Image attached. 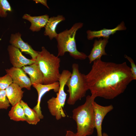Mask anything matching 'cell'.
Segmentation results:
<instances>
[{
  "instance_id": "6da1fadb",
  "label": "cell",
  "mask_w": 136,
  "mask_h": 136,
  "mask_svg": "<svg viewBox=\"0 0 136 136\" xmlns=\"http://www.w3.org/2000/svg\"><path fill=\"white\" fill-rule=\"evenodd\" d=\"M93 62L85 78L91 95L95 98L113 99L123 93L133 80L130 67L125 62L117 63L99 59Z\"/></svg>"
},
{
  "instance_id": "7a4b0ae2",
  "label": "cell",
  "mask_w": 136,
  "mask_h": 136,
  "mask_svg": "<svg viewBox=\"0 0 136 136\" xmlns=\"http://www.w3.org/2000/svg\"><path fill=\"white\" fill-rule=\"evenodd\" d=\"M95 98L87 96L84 103L73 110L72 118L77 125L76 136H87L93 133L95 121L92 103Z\"/></svg>"
},
{
  "instance_id": "3957f363",
  "label": "cell",
  "mask_w": 136,
  "mask_h": 136,
  "mask_svg": "<svg viewBox=\"0 0 136 136\" xmlns=\"http://www.w3.org/2000/svg\"><path fill=\"white\" fill-rule=\"evenodd\" d=\"M83 25L82 22L75 23L70 29H66L58 34L55 38L57 43V56H63L66 52H68L75 59L84 60L87 57L85 53L77 50L75 39L77 32Z\"/></svg>"
},
{
  "instance_id": "277c9868",
  "label": "cell",
  "mask_w": 136,
  "mask_h": 136,
  "mask_svg": "<svg viewBox=\"0 0 136 136\" xmlns=\"http://www.w3.org/2000/svg\"><path fill=\"white\" fill-rule=\"evenodd\" d=\"M35 61L44 77V84H50L58 81L60 59L58 56L51 53L44 47L39 51Z\"/></svg>"
},
{
  "instance_id": "5b68a950",
  "label": "cell",
  "mask_w": 136,
  "mask_h": 136,
  "mask_svg": "<svg viewBox=\"0 0 136 136\" xmlns=\"http://www.w3.org/2000/svg\"><path fill=\"white\" fill-rule=\"evenodd\" d=\"M72 68V73L66 84L69 93L67 103L70 105H74L77 101L85 96L88 90L85 75L80 72L78 64L73 63Z\"/></svg>"
},
{
  "instance_id": "8992f818",
  "label": "cell",
  "mask_w": 136,
  "mask_h": 136,
  "mask_svg": "<svg viewBox=\"0 0 136 136\" xmlns=\"http://www.w3.org/2000/svg\"><path fill=\"white\" fill-rule=\"evenodd\" d=\"M71 73L67 70H63L62 71L58 81L59 87L57 96L56 97H52L47 101L50 113L57 120L66 116L63 110L67 96V94L64 91V87Z\"/></svg>"
},
{
  "instance_id": "52a82bcc",
  "label": "cell",
  "mask_w": 136,
  "mask_h": 136,
  "mask_svg": "<svg viewBox=\"0 0 136 136\" xmlns=\"http://www.w3.org/2000/svg\"><path fill=\"white\" fill-rule=\"evenodd\" d=\"M7 74L11 77L13 83L18 85L22 88H25L28 90L31 89L32 85L30 78L22 68L12 67L5 70Z\"/></svg>"
},
{
  "instance_id": "ba28073f",
  "label": "cell",
  "mask_w": 136,
  "mask_h": 136,
  "mask_svg": "<svg viewBox=\"0 0 136 136\" xmlns=\"http://www.w3.org/2000/svg\"><path fill=\"white\" fill-rule=\"evenodd\" d=\"M7 50L10 61L13 67L22 68L36 62L35 60L26 57L19 49L13 46L9 45Z\"/></svg>"
},
{
  "instance_id": "9c48e42d",
  "label": "cell",
  "mask_w": 136,
  "mask_h": 136,
  "mask_svg": "<svg viewBox=\"0 0 136 136\" xmlns=\"http://www.w3.org/2000/svg\"><path fill=\"white\" fill-rule=\"evenodd\" d=\"M92 106L94 113L95 128H96L97 136H103L102 132V123L106 116L113 109L112 105L103 106L94 101Z\"/></svg>"
},
{
  "instance_id": "30bf717a",
  "label": "cell",
  "mask_w": 136,
  "mask_h": 136,
  "mask_svg": "<svg viewBox=\"0 0 136 136\" xmlns=\"http://www.w3.org/2000/svg\"><path fill=\"white\" fill-rule=\"evenodd\" d=\"M32 86L36 90L38 93V98L36 105L33 109L38 115L40 119H43L41 110L40 103L42 98L44 95L49 91L53 90L55 92H57L59 90V83L58 81L50 84H34Z\"/></svg>"
},
{
  "instance_id": "8fae6325",
  "label": "cell",
  "mask_w": 136,
  "mask_h": 136,
  "mask_svg": "<svg viewBox=\"0 0 136 136\" xmlns=\"http://www.w3.org/2000/svg\"><path fill=\"white\" fill-rule=\"evenodd\" d=\"M19 32L11 35L10 43L11 45L18 48L21 52L29 55L32 59L35 60L38 55L39 51L34 50L27 43L22 39Z\"/></svg>"
},
{
  "instance_id": "7c38bea8",
  "label": "cell",
  "mask_w": 136,
  "mask_h": 136,
  "mask_svg": "<svg viewBox=\"0 0 136 136\" xmlns=\"http://www.w3.org/2000/svg\"><path fill=\"white\" fill-rule=\"evenodd\" d=\"M127 29L123 21H122L115 28L112 29L104 28L98 31H92L88 30L86 31L87 38L88 40H91L94 38L100 37L109 39L110 36L114 34L118 31L124 30Z\"/></svg>"
},
{
  "instance_id": "4fadbf2b",
  "label": "cell",
  "mask_w": 136,
  "mask_h": 136,
  "mask_svg": "<svg viewBox=\"0 0 136 136\" xmlns=\"http://www.w3.org/2000/svg\"><path fill=\"white\" fill-rule=\"evenodd\" d=\"M108 39L103 38L94 40L93 47L90 54L87 56L90 63L96 60L101 59L102 56L107 55L105 52V48L108 42Z\"/></svg>"
},
{
  "instance_id": "5bb4252c",
  "label": "cell",
  "mask_w": 136,
  "mask_h": 136,
  "mask_svg": "<svg viewBox=\"0 0 136 136\" xmlns=\"http://www.w3.org/2000/svg\"><path fill=\"white\" fill-rule=\"evenodd\" d=\"M22 69L29 75L32 85L34 84H43V75L36 62L28 66H24Z\"/></svg>"
},
{
  "instance_id": "9a60e30c",
  "label": "cell",
  "mask_w": 136,
  "mask_h": 136,
  "mask_svg": "<svg viewBox=\"0 0 136 136\" xmlns=\"http://www.w3.org/2000/svg\"><path fill=\"white\" fill-rule=\"evenodd\" d=\"M65 20V17L62 15H60L49 18L44 27V35L48 36L51 40L54 38H55L58 34L56 30L57 26L59 23Z\"/></svg>"
},
{
  "instance_id": "2e32d148",
  "label": "cell",
  "mask_w": 136,
  "mask_h": 136,
  "mask_svg": "<svg viewBox=\"0 0 136 136\" xmlns=\"http://www.w3.org/2000/svg\"><path fill=\"white\" fill-rule=\"evenodd\" d=\"M49 17L47 14L32 16L26 14L23 16L22 18L29 21L31 25L30 29L33 32L40 31L41 28L45 27Z\"/></svg>"
},
{
  "instance_id": "e0dca14e",
  "label": "cell",
  "mask_w": 136,
  "mask_h": 136,
  "mask_svg": "<svg viewBox=\"0 0 136 136\" xmlns=\"http://www.w3.org/2000/svg\"><path fill=\"white\" fill-rule=\"evenodd\" d=\"M22 89L18 85L13 83L5 89L7 97L12 106L22 100L24 93Z\"/></svg>"
},
{
  "instance_id": "ac0fdd59",
  "label": "cell",
  "mask_w": 136,
  "mask_h": 136,
  "mask_svg": "<svg viewBox=\"0 0 136 136\" xmlns=\"http://www.w3.org/2000/svg\"><path fill=\"white\" fill-rule=\"evenodd\" d=\"M20 102L23 109L26 122L30 124H37L40 119L37 112L33 109L30 108L27 104L21 100Z\"/></svg>"
},
{
  "instance_id": "d6986e66",
  "label": "cell",
  "mask_w": 136,
  "mask_h": 136,
  "mask_svg": "<svg viewBox=\"0 0 136 136\" xmlns=\"http://www.w3.org/2000/svg\"><path fill=\"white\" fill-rule=\"evenodd\" d=\"M8 115L10 119L15 121H26L23 107L20 101L12 106L9 111Z\"/></svg>"
},
{
  "instance_id": "ffe728a7",
  "label": "cell",
  "mask_w": 136,
  "mask_h": 136,
  "mask_svg": "<svg viewBox=\"0 0 136 136\" xmlns=\"http://www.w3.org/2000/svg\"><path fill=\"white\" fill-rule=\"evenodd\" d=\"M12 10L10 5L7 0H0V16L6 17L7 15V12H11Z\"/></svg>"
},
{
  "instance_id": "44dd1931",
  "label": "cell",
  "mask_w": 136,
  "mask_h": 136,
  "mask_svg": "<svg viewBox=\"0 0 136 136\" xmlns=\"http://www.w3.org/2000/svg\"><path fill=\"white\" fill-rule=\"evenodd\" d=\"M10 106L5 90H0V109H7Z\"/></svg>"
},
{
  "instance_id": "7402d4cb",
  "label": "cell",
  "mask_w": 136,
  "mask_h": 136,
  "mask_svg": "<svg viewBox=\"0 0 136 136\" xmlns=\"http://www.w3.org/2000/svg\"><path fill=\"white\" fill-rule=\"evenodd\" d=\"M12 83V79L9 74H7L3 77H0V90H5Z\"/></svg>"
},
{
  "instance_id": "603a6c76",
  "label": "cell",
  "mask_w": 136,
  "mask_h": 136,
  "mask_svg": "<svg viewBox=\"0 0 136 136\" xmlns=\"http://www.w3.org/2000/svg\"><path fill=\"white\" fill-rule=\"evenodd\" d=\"M124 57L130 62L131 66L130 70L133 80H136V65L133 60L130 57L125 55Z\"/></svg>"
},
{
  "instance_id": "cb8c5ba5",
  "label": "cell",
  "mask_w": 136,
  "mask_h": 136,
  "mask_svg": "<svg viewBox=\"0 0 136 136\" xmlns=\"http://www.w3.org/2000/svg\"><path fill=\"white\" fill-rule=\"evenodd\" d=\"M33 1L35 2L36 4L40 3L46 7L48 9H49V7L47 4V1L46 0H33Z\"/></svg>"
},
{
  "instance_id": "d4e9b609",
  "label": "cell",
  "mask_w": 136,
  "mask_h": 136,
  "mask_svg": "<svg viewBox=\"0 0 136 136\" xmlns=\"http://www.w3.org/2000/svg\"><path fill=\"white\" fill-rule=\"evenodd\" d=\"M65 136H76V133L71 130H67L66 131Z\"/></svg>"
},
{
  "instance_id": "484cf974",
  "label": "cell",
  "mask_w": 136,
  "mask_h": 136,
  "mask_svg": "<svg viewBox=\"0 0 136 136\" xmlns=\"http://www.w3.org/2000/svg\"><path fill=\"white\" fill-rule=\"evenodd\" d=\"M103 136H108V134L105 132H104L102 133Z\"/></svg>"
}]
</instances>
